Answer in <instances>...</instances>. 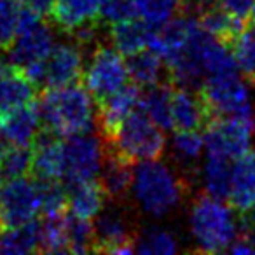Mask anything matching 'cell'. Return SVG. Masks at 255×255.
I'll list each match as a JSON object with an SVG mask.
<instances>
[{
    "instance_id": "obj_1",
    "label": "cell",
    "mask_w": 255,
    "mask_h": 255,
    "mask_svg": "<svg viewBox=\"0 0 255 255\" xmlns=\"http://www.w3.org/2000/svg\"><path fill=\"white\" fill-rule=\"evenodd\" d=\"M93 96L86 88L72 84L60 89H44L37 102L42 128L60 136L88 133L95 123Z\"/></svg>"
},
{
    "instance_id": "obj_2",
    "label": "cell",
    "mask_w": 255,
    "mask_h": 255,
    "mask_svg": "<svg viewBox=\"0 0 255 255\" xmlns=\"http://www.w3.org/2000/svg\"><path fill=\"white\" fill-rule=\"evenodd\" d=\"M133 192L140 208L152 217H164L185 198V182L157 159L136 163Z\"/></svg>"
},
{
    "instance_id": "obj_3",
    "label": "cell",
    "mask_w": 255,
    "mask_h": 255,
    "mask_svg": "<svg viewBox=\"0 0 255 255\" xmlns=\"http://www.w3.org/2000/svg\"><path fill=\"white\" fill-rule=\"evenodd\" d=\"M189 224L199 252H224L238 236V219L233 210L210 194L198 196L192 201Z\"/></svg>"
},
{
    "instance_id": "obj_4",
    "label": "cell",
    "mask_w": 255,
    "mask_h": 255,
    "mask_svg": "<svg viewBox=\"0 0 255 255\" xmlns=\"http://www.w3.org/2000/svg\"><path fill=\"white\" fill-rule=\"evenodd\" d=\"M166 147L163 128H159L145 112L136 107L121 124L110 142H103V150L112 152L129 163L159 159Z\"/></svg>"
},
{
    "instance_id": "obj_5",
    "label": "cell",
    "mask_w": 255,
    "mask_h": 255,
    "mask_svg": "<svg viewBox=\"0 0 255 255\" xmlns=\"http://www.w3.org/2000/svg\"><path fill=\"white\" fill-rule=\"evenodd\" d=\"M21 7V5H19ZM54 47V35L46 25V19L33 14L28 9L19 11V28L14 42L7 49L12 65L23 68L44 61Z\"/></svg>"
},
{
    "instance_id": "obj_6",
    "label": "cell",
    "mask_w": 255,
    "mask_h": 255,
    "mask_svg": "<svg viewBox=\"0 0 255 255\" xmlns=\"http://www.w3.org/2000/svg\"><path fill=\"white\" fill-rule=\"evenodd\" d=\"M84 86L96 103L128 84V65L116 47L98 44L84 68Z\"/></svg>"
},
{
    "instance_id": "obj_7",
    "label": "cell",
    "mask_w": 255,
    "mask_h": 255,
    "mask_svg": "<svg viewBox=\"0 0 255 255\" xmlns=\"http://www.w3.org/2000/svg\"><path fill=\"white\" fill-rule=\"evenodd\" d=\"M255 129L254 116H217L205 128L206 154L236 159L250 149Z\"/></svg>"
},
{
    "instance_id": "obj_8",
    "label": "cell",
    "mask_w": 255,
    "mask_h": 255,
    "mask_svg": "<svg viewBox=\"0 0 255 255\" xmlns=\"http://www.w3.org/2000/svg\"><path fill=\"white\" fill-rule=\"evenodd\" d=\"M203 98L213 117L217 116H254L250 93L240 74L206 77L199 86Z\"/></svg>"
},
{
    "instance_id": "obj_9",
    "label": "cell",
    "mask_w": 255,
    "mask_h": 255,
    "mask_svg": "<svg viewBox=\"0 0 255 255\" xmlns=\"http://www.w3.org/2000/svg\"><path fill=\"white\" fill-rule=\"evenodd\" d=\"M102 143L88 133L65 136L63 182L68 185L93 180L102 170Z\"/></svg>"
},
{
    "instance_id": "obj_10",
    "label": "cell",
    "mask_w": 255,
    "mask_h": 255,
    "mask_svg": "<svg viewBox=\"0 0 255 255\" xmlns=\"http://www.w3.org/2000/svg\"><path fill=\"white\" fill-rule=\"evenodd\" d=\"M40 213V198L35 180L25 177L5 180L0 187V220L2 227L23 226Z\"/></svg>"
},
{
    "instance_id": "obj_11",
    "label": "cell",
    "mask_w": 255,
    "mask_h": 255,
    "mask_svg": "<svg viewBox=\"0 0 255 255\" xmlns=\"http://www.w3.org/2000/svg\"><path fill=\"white\" fill-rule=\"evenodd\" d=\"M95 254H133L136 252V234L131 222L119 210L100 212L93 224Z\"/></svg>"
},
{
    "instance_id": "obj_12",
    "label": "cell",
    "mask_w": 255,
    "mask_h": 255,
    "mask_svg": "<svg viewBox=\"0 0 255 255\" xmlns=\"http://www.w3.org/2000/svg\"><path fill=\"white\" fill-rule=\"evenodd\" d=\"M170 112H171V129H205L213 119L205 98L199 88L173 84L170 86Z\"/></svg>"
},
{
    "instance_id": "obj_13",
    "label": "cell",
    "mask_w": 255,
    "mask_h": 255,
    "mask_svg": "<svg viewBox=\"0 0 255 255\" xmlns=\"http://www.w3.org/2000/svg\"><path fill=\"white\" fill-rule=\"evenodd\" d=\"M84 75V60L75 44H56L44 63L42 89H60L77 84Z\"/></svg>"
},
{
    "instance_id": "obj_14",
    "label": "cell",
    "mask_w": 255,
    "mask_h": 255,
    "mask_svg": "<svg viewBox=\"0 0 255 255\" xmlns=\"http://www.w3.org/2000/svg\"><path fill=\"white\" fill-rule=\"evenodd\" d=\"M140 95H142V89L131 82V84L123 86L114 95L107 96L105 100L98 102L96 123H98V131L103 142L114 140L124 119L138 107Z\"/></svg>"
},
{
    "instance_id": "obj_15",
    "label": "cell",
    "mask_w": 255,
    "mask_h": 255,
    "mask_svg": "<svg viewBox=\"0 0 255 255\" xmlns=\"http://www.w3.org/2000/svg\"><path fill=\"white\" fill-rule=\"evenodd\" d=\"M30 175L37 180L63 182V140L47 128H40L32 142Z\"/></svg>"
},
{
    "instance_id": "obj_16",
    "label": "cell",
    "mask_w": 255,
    "mask_h": 255,
    "mask_svg": "<svg viewBox=\"0 0 255 255\" xmlns=\"http://www.w3.org/2000/svg\"><path fill=\"white\" fill-rule=\"evenodd\" d=\"M39 89L19 67L2 60L0 54V116L33 102Z\"/></svg>"
},
{
    "instance_id": "obj_17",
    "label": "cell",
    "mask_w": 255,
    "mask_h": 255,
    "mask_svg": "<svg viewBox=\"0 0 255 255\" xmlns=\"http://www.w3.org/2000/svg\"><path fill=\"white\" fill-rule=\"evenodd\" d=\"M227 201L238 213L255 210V150L248 149L234 159Z\"/></svg>"
},
{
    "instance_id": "obj_18",
    "label": "cell",
    "mask_w": 255,
    "mask_h": 255,
    "mask_svg": "<svg viewBox=\"0 0 255 255\" xmlns=\"http://www.w3.org/2000/svg\"><path fill=\"white\" fill-rule=\"evenodd\" d=\"M40 128L42 123L35 100L0 116V133L11 145H32Z\"/></svg>"
},
{
    "instance_id": "obj_19",
    "label": "cell",
    "mask_w": 255,
    "mask_h": 255,
    "mask_svg": "<svg viewBox=\"0 0 255 255\" xmlns=\"http://www.w3.org/2000/svg\"><path fill=\"white\" fill-rule=\"evenodd\" d=\"M53 23L67 33L100 23V0H54Z\"/></svg>"
},
{
    "instance_id": "obj_20",
    "label": "cell",
    "mask_w": 255,
    "mask_h": 255,
    "mask_svg": "<svg viewBox=\"0 0 255 255\" xmlns=\"http://www.w3.org/2000/svg\"><path fill=\"white\" fill-rule=\"evenodd\" d=\"M128 75L133 84H136L140 89L154 88V86L164 84L170 81V72L166 63L159 54L150 51L149 47L143 51H138L135 54H129L126 60Z\"/></svg>"
},
{
    "instance_id": "obj_21",
    "label": "cell",
    "mask_w": 255,
    "mask_h": 255,
    "mask_svg": "<svg viewBox=\"0 0 255 255\" xmlns=\"http://www.w3.org/2000/svg\"><path fill=\"white\" fill-rule=\"evenodd\" d=\"M107 198L105 189L96 178L68 185V212L81 219H96L105 206Z\"/></svg>"
},
{
    "instance_id": "obj_22",
    "label": "cell",
    "mask_w": 255,
    "mask_h": 255,
    "mask_svg": "<svg viewBox=\"0 0 255 255\" xmlns=\"http://www.w3.org/2000/svg\"><path fill=\"white\" fill-rule=\"evenodd\" d=\"M196 18L205 32H208L219 42L226 44L227 47H233L234 40L238 39V35L245 26L243 19H238L233 14H229L226 9L220 7L219 2H217V5L212 4L201 9Z\"/></svg>"
},
{
    "instance_id": "obj_23",
    "label": "cell",
    "mask_w": 255,
    "mask_h": 255,
    "mask_svg": "<svg viewBox=\"0 0 255 255\" xmlns=\"http://www.w3.org/2000/svg\"><path fill=\"white\" fill-rule=\"evenodd\" d=\"M150 26L143 19H128L110 25V40L112 46L124 56L135 54L149 47Z\"/></svg>"
},
{
    "instance_id": "obj_24",
    "label": "cell",
    "mask_w": 255,
    "mask_h": 255,
    "mask_svg": "<svg viewBox=\"0 0 255 255\" xmlns=\"http://www.w3.org/2000/svg\"><path fill=\"white\" fill-rule=\"evenodd\" d=\"M103 154H105V163L102 166L103 171L100 184L103 185L109 198H123L133 185V175H135L133 166L135 164L112 152H105L103 150Z\"/></svg>"
},
{
    "instance_id": "obj_25",
    "label": "cell",
    "mask_w": 255,
    "mask_h": 255,
    "mask_svg": "<svg viewBox=\"0 0 255 255\" xmlns=\"http://www.w3.org/2000/svg\"><path fill=\"white\" fill-rule=\"evenodd\" d=\"M39 245L40 224L37 220L0 229V254H35Z\"/></svg>"
},
{
    "instance_id": "obj_26",
    "label": "cell",
    "mask_w": 255,
    "mask_h": 255,
    "mask_svg": "<svg viewBox=\"0 0 255 255\" xmlns=\"http://www.w3.org/2000/svg\"><path fill=\"white\" fill-rule=\"evenodd\" d=\"M170 86L171 82L147 88L140 95L138 109L145 112L154 123L163 129H171V112H170Z\"/></svg>"
},
{
    "instance_id": "obj_27",
    "label": "cell",
    "mask_w": 255,
    "mask_h": 255,
    "mask_svg": "<svg viewBox=\"0 0 255 255\" xmlns=\"http://www.w3.org/2000/svg\"><path fill=\"white\" fill-rule=\"evenodd\" d=\"M233 175V159L217 154H206L205 163V187L213 198L227 199Z\"/></svg>"
},
{
    "instance_id": "obj_28",
    "label": "cell",
    "mask_w": 255,
    "mask_h": 255,
    "mask_svg": "<svg viewBox=\"0 0 255 255\" xmlns=\"http://www.w3.org/2000/svg\"><path fill=\"white\" fill-rule=\"evenodd\" d=\"M231 49H233L238 70L241 72V77L255 84V21L243 26Z\"/></svg>"
},
{
    "instance_id": "obj_29",
    "label": "cell",
    "mask_w": 255,
    "mask_h": 255,
    "mask_svg": "<svg viewBox=\"0 0 255 255\" xmlns=\"http://www.w3.org/2000/svg\"><path fill=\"white\" fill-rule=\"evenodd\" d=\"M40 254H70L63 215H46L40 224Z\"/></svg>"
},
{
    "instance_id": "obj_30",
    "label": "cell",
    "mask_w": 255,
    "mask_h": 255,
    "mask_svg": "<svg viewBox=\"0 0 255 255\" xmlns=\"http://www.w3.org/2000/svg\"><path fill=\"white\" fill-rule=\"evenodd\" d=\"M39 189L40 213L46 215H63L68 212V187L61 180H37L33 178Z\"/></svg>"
},
{
    "instance_id": "obj_31",
    "label": "cell",
    "mask_w": 255,
    "mask_h": 255,
    "mask_svg": "<svg viewBox=\"0 0 255 255\" xmlns=\"http://www.w3.org/2000/svg\"><path fill=\"white\" fill-rule=\"evenodd\" d=\"M65 227H67L68 247L70 254H88L93 250V224L88 219L74 215V213H65Z\"/></svg>"
},
{
    "instance_id": "obj_32",
    "label": "cell",
    "mask_w": 255,
    "mask_h": 255,
    "mask_svg": "<svg viewBox=\"0 0 255 255\" xmlns=\"http://www.w3.org/2000/svg\"><path fill=\"white\" fill-rule=\"evenodd\" d=\"M32 168V147L30 145H9V149L0 157V173L5 180L25 177Z\"/></svg>"
},
{
    "instance_id": "obj_33",
    "label": "cell",
    "mask_w": 255,
    "mask_h": 255,
    "mask_svg": "<svg viewBox=\"0 0 255 255\" xmlns=\"http://www.w3.org/2000/svg\"><path fill=\"white\" fill-rule=\"evenodd\" d=\"M180 2L182 0H136V9L140 18L150 28H156L177 16L182 7Z\"/></svg>"
},
{
    "instance_id": "obj_34",
    "label": "cell",
    "mask_w": 255,
    "mask_h": 255,
    "mask_svg": "<svg viewBox=\"0 0 255 255\" xmlns=\"http://www.w3.org/2000/svg\"><path fill=\"white\" fill-rule=\"evenodd\" d=\"M19 7L14 0H0V54L7 53L19 28Z\"/></svg>"
},
{
    "instance_id": "obj_35",
    "label": "cell",
    "mask_w": 255,
    "mask_h": 255,
    "mask_svg": "<svg viewBox=\"0 0 255 255\" xmlns=\"http://www.w3.org/2000/svg\"><path fill=\"white\" fill-rule=\"evenodd\" d=\"M205 149V135L198 129H182L173 135V150L184 163H194Z\"/></svg>"
},
{
    "instance_id": "obj_36",
    "label": "cell",
    "mask_w": 255,
    "mask_h": 255,
    "mask_svg": "<svg viewBox=\"0 0 255 255\" xmlns=\"http://www.w3.org/2000/svg\"><path fill=\"white\" fill-rule=\"evenodd\" d=\"M178 250L177 240L164 229H149L136 240L138 254H175Z\"/></svg>"
},
{
    "instance_id": "obj_37",
    "label": "cell",
    "mask_w": 255,
    "mask_h": 255,
    "mask_svg": "<svg viewBox=\"0 0 255 255\" xmlns=\"http://www.w3.org/2000/svg\"><path fill=\"white\" fill-rule=\"evenodd\" d=\"M136 16V0H100V21L105 25H116Z\"/></svg>"
},
{
    "instance_id": "obj_38",
    "label": "cell",
    "mask_w": 255,
    "mask_h": 255,
    "mask_svg": "<svg viewBox=\"0 0 255 255\" xmlns=\"http://www.w3.org/2000/svg\"><path fill=\"white\" fill-rule=\"evenodd\" d=\"M222 9H226L229 14L234 18L247 21L248 16H252V9H254L255 0H217Z\"/></svg>"
},
{
    "instance_id": "obj_39",
    "label": "cell",
    "mask_w": 255,
    "mask_h": 255,
    "mask_svg": "<svg viewBox=\"0 0 255 255\" xmlns=\"http://www.w3.org/2000/svg\"><path fill=\"white\" fill-rule=\"evenodd\" d=\"M18 4L23 9H28L33 14L40 16L42 19H47L53 14L54 0H18Z\"/></svg>"
},
{
    "instance_id": "obj_40",
    "label": "cell",
    "mask_w": 255,
    "mask_h": 255,
    "mask_svg": "<svg viewBox=\"0 0 255 255\" xmlns=\"http://www.w3.org/2000/svg\"><path fill=\"white\" fill-rule=\"evenodd\" d=\"M184 2V7H187V9H191V7H194L196 11H201V9H205V7H208V5H212V4H215L217 0H182Z\"/></svg>"
},
{
    "instance_id": "obj_41",
    "label": "cell",
    "mask_w": 255,
    "mask_h": 255,
    "mask_svg": "<svg viewBox=\"0 0 255 255\" xmlns=\"http://www.w3.org/2000/svg\"><path fill=\"white\" fill-rule=\"evenodd\" d=\"M252 19L255 21V4H254V9H252Z\"/></svg>"
},
{
    "instance_id": "obj_42",
    "label": "cell",
    "mask_w": 255,
    "mask_h": 255,
    "mask_svg": "<svg viewBox=\"0 0 255 255\" xmlns=\"http://www.w3.org/2000/svg\"><path fill=\"white\" fill-rule=\"evenodd\" d=\"M0 229H2V220H0Z\"/></svg>"
}]
</instances>
